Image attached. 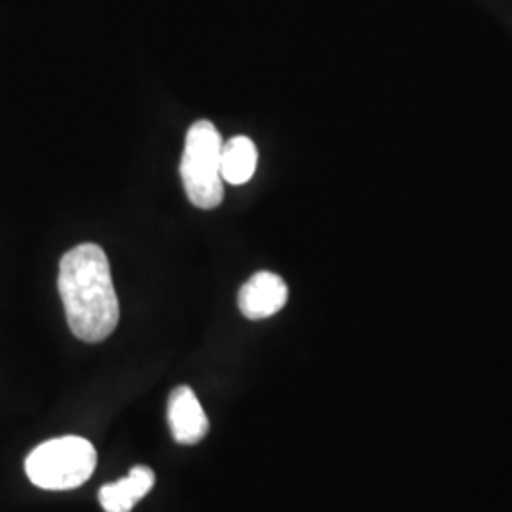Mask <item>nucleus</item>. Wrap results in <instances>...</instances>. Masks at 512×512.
Returning <instances> with one entry per match:
<instances>
[{"label": "nucleus", "mask_w": 512, "mask_h": 512, "mask_svg": "<svg viewBox=\"0 0 512 512\" xmlns=\"http://www.w3.org/2000/svg\"><path fill=\"white\" fill-rule=\"evenodd\" d=\"M222 137L209 120H198L186 133L181 179L188 200L200 209H215L224 200V179L220 173Z\"/></svg>", "instance_id": "f03ea898"}, {"label": "nucleus", "mask_w": 512, "mask_h": 512, "mask_svg": "<svg viewBox=\"0 0 512 512\" xmlns=\"http://www.w3.org/2000/svg\"><path fill=\"white\" fill-rule=\"evenodd\" d=\"M97 452L92 442L80 437L48 440L25 461L29 480L42 490H73L95 471Z\"/></svg>", "instance_id": "7ed1b4c3"}, {"label": "nucleus", "mask_w": 512, "mask_h": 512, "mask_svg": "<svg viewBox=\"0 0 512 512\" xmlns=\"http://www.w3.org/2000/svg\"><path fill=\"white\" fill-rule=\"evenodd\" d=\"M258 164V150L256 145L245 135L232 137L222 145L220 152V173L226 183H249L255 175Z\"/></svg>", "instance_id": "0eeeda50"}, {"label": "nucleus", "mask_w": 512, "mask_h": 512, "mask_svg": "<svg viewBox=\"0 0 512 512\" xmlns=\"http://www.w3.org/2000/svg\"><path fill=\"white\" fill-rule=\"evenodd\" d=\"M167 420L171 435L179 444H198L209 431L202 404L188 385L173 389L167 406Z\"/></svg>", "instance_id": "39448f33"}, {"label": "nucleus", "mask_w": 512, "mask_h": 512, "mask_svg": "<svg viewBox=\"0 0 512 512\" xmlns=\"http://www.w3.org/2000/svg\"><path fill=\"white\" fill-rule=\"evenodd\" d=\"M57 287L76 338L88 344L109 338L118 325L120 306L109 258L99 245L82 243L65 253L59 264Z\"/></svg>", "instance_id": "f257e3e1"}, {"label": "nucleus", "mask_w": 512, "mask_h": 512, "mask_svg": "<svg viewBox=\"0 0 512 512\" xmlns=\"http://www.w3.org/2000/svg\"><path fill=\"white\" fill-rule=\"evenodd\" d=\"M156 476L148 467H135L126 478L107 484L99 490V503L105 512H131L152 490Z\"/></svg>", "instance_id": "423d86ee"}, {"label": "nucleus", "mask_w": 512, "mask_h": 512, "mask_svg": "<svg viewBox=\"0 0 512 512\" xmlns=\"http://www.w3.org/2000/svg\"><path fill=\"white\" fill-rule=\"evenodd\" d=\"M289 298L287 283L272 272H258L239 291L238 304L247 319H266L283 310Z\"/></svg>", "instance_id": "20e7f679"}]
</instances>
